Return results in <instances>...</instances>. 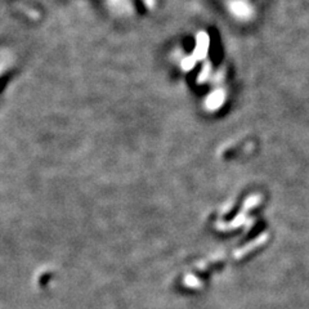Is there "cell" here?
<instances>
[{
    "instance_id": "6da1fadb",
    "label": "cell",
    "mask_w": 309,
    "mask_h": 309,
    "mask_svg": "<svg viewBox=\"0 0 309 309\" xmlns=\"http://www.w3.org/2000/svg\"><path fill=\"white\" fill-rule=\"evenodd\" d=\"M208 47H209V36L205 33H200L197 35V47L195 49L194 58L195 61L200 60V58H204L208 53Z\"/></svg>"
},
{
    "instance_id": "7a4b0ae2",
    "label": "cell",
    "mask_w": 309,
    "mask_h": 309,
    "mask_svg": "<svg viewBox=\"0 0 309 309\" xmlns=\"http://www.w3.org/2000/svg\"><path fill=\"white\" fill-rule=\"evenodd\" d=\"M224 99H226V94H224L223 90H215V92H212L208 97V99H206V107H208L210 111L218 110V108L223 104Z\"/></svg>"
},
{
    "instance_id": "3957f363",
    "label": "cell",
    "mask_w": 309,
    "mask_h": 309,
    "mask_svg": "<svg viewBox=\"0 0 309 309\" xmlns=\"http://www.w3.org/2000/svg\"><path fill=\"white\" fill-rule=\"evenodd\" d=\"M232 11L235 15H237L239 17H246V16L249 15L250 12V8L249 5L244 1H235V3L232 4Z\"/></svg>"
}]
</instances>
